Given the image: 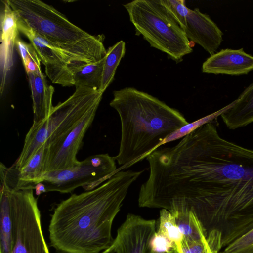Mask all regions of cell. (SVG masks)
Wrapping results in <instances>:
<instances>
[{
	"label": "cell",
	"instance_id": "cell-1",
	"mask_svg": "<svg viewBox=\"0 0 253 253\" xmlns=\"http://www.w3.org/2000/svg\"><path fill=\"white\" fill-rule=\"evenodd\" d=\"M153 185L162 208L193 212L222 248L253 228V150L222 138L213 121L160 151Z\"/></svg>",
	"mask_w": 253,
	"mask_h": 253
},
{
	"label": "cell",
	"instance_id": "cell-2",
	"mask_svg": "<svg viewBox=\"0 0 253 253\" xmlns=\"http://www.w3.org/2000/svg\"><path fill=\"white\" fill-rule=\"evenodd\" d=\"M143 171L120 170L100 186L62 201L49 226L51 246L62 253H100L109 248L113 220Z\"/></svg>",
	"mask_w": 253,
	"mask_h": 253
},
{
	"label": "cell",
	"instance_id": "cell-3",
	"mask_svg": "<svg viewBox=\"0 0 253 253\" xmlns=\"http://www.w3.org/2000/svg\"><path fill=\"white\" fill-rule=\"evenodd\" d=\"M110 106L120 119L121 141L114 158L124 169L146 158L168 136L189 123L177 109L133 87L114 91Z\"/></svg>",
	"mask_w": 253,
	"mask_h": 253
},
{
	"label": "cell",
	"instance_id": "cell-4",
	"mask_svg": "<svg viewBox=\"0 0 253 253\" xmlns=\"http://www.w3.org/2000/svg\"><path fill=\"white\" fill-rule=\"evenodd\" d=\"M18 17L76 62H98L106 55L103 36L83 30L52 6L39 0H7Z\"/></svg>",
	"mask_w": 253,
	"mask_h": 253
},
{
	"label": "cell",
	"instance_id": "cell-5",
	"mask_svg": "<svg viewBox=\"0 0 253 253\" xmlns=\"http://www.w3.org/2000/svg\"><path fill=\"white\" fill-rule=\"evenodd\" d=\"M123 6L136 34L142 35L151 47L176 62L192 52L190 41L162 0H135Z\"/></svg>",
	"mask_w": 253,
	"mask_h": 253
},
{
	"label": "cell",
	"instance_id": "cell-6",
	"mask_svg": "<svg viewBox=\"0 0 253 253\" xmlns=\"http://www.w3.org/2000/svg\"><path fill=\"white\" fill-rule=\"evenodd\" d=\"M75 92L59 103L49 116L33 123L26 135L22 150L12 166L21 169L43 144L49 146L65 134L93 106L99 104L103 92L85 86H75Z\"/></svg>",
	"mask_w": 253,
	"mask_h": 253
},
{
	"label": "cell",
	"instance_id": "cell-7",
	"mask_svg": "<svg viewBox=\"0 0 253 253\" xmlns=\"http://www.w3.org/2000/svg\"><path fill=\"white\" fill-rule=\"evenodd\" d=\"M0 189L7 195L12 219L10 253H50L42 232L34 189L13 188L3 182Z\"/></svg>",
	"mask_w": 253,
	"mask_h": 253
},
{
	"label": "cell",
	"instance_id": "cell-8",
	"mask_svg": "<svg viewBox=\"0 0 253 253\" xmlns=\"http://www.w3.org/2000/svg\"><path fill=\"white\" fill-rule=\"evenodd\" d=\"M123 169V167L117 169L114 157L108 154L94 155L74 167L46 172L40 182L44 184L46 192L68 193L79 187L88 191Z\"/></svg>",
	"mask_w": 253,
	"mask_h": 253
},
{
	"label": "cell",
	"instance_id": "cell-9",
	"mask_svg": "<svg viewBox=\"0 0 253 253\" xmlns=\"http://www.w3.org/2000/svg\"><path fill=\"white\" fill-rule=\"evenodd\" d=\"M174 15L188 40L203 47L211 55L223 41V33L210 17L199 8L191 9L182 0H162Z\"/></svg>",
	"mask_w": 253,
	"mask_h": 253
},
{
	"label": "cell",
	"instance_id": "cell-10",
	"mask_svg": "<svg viewBox=\"0 0 253 253\" xmlns=\"http://www.w3.org/2000/svg\"><path fill=\"white\" fill-rule=\"evenodd\" d=\"M17 25L19 32L28 38L35 48L41 62L45 66L46 75L52 82L64 87L75 85L68 65L76 61L18 15Z\"/></svg>",
	"mask_w": 253,
	"mask_h": 253
},
{
	"label": "cell",
	"instance_id": "cell-11",
	"mask_svg": "<svg viewBox=\"0 0 253 253\" xmlns=\"http://www.w3.org/2000/svg\"><path fill=\"white\" fill-rule=\"evenodd\" d=\"M99 105L91 108L71 129L49 145L46 172L71 168L80 163L77 154Z\"/></svg>",
	"mask_w": 253,
	"mask_h": 253
},
{
	"label": "cell",
	"instance_id": "cell-12",
	"mask_svg": "<svg viewBox=\"0 0 253 253\" xmlns=\"http://www.w3.org/2000/svg\"><path fill=\"white\" fill-rule=\"evenodd\" d=\"M156 232L155 220L128 214L111 246L116 253H151L150 242Z\"/></svg>",
	"mask_w": 253,
	"mask_h": 253
},
{
	"label": "cell",
	"instance_id": "cell-13",
	"mask_svg": "<svg viewBox=\"0 0 253 253\" xmlns=\"http://www.w3.org/2000/svg\"><path fill=\"white\" fill-rule=\"evenodd\" d=\"M49 146L43 144L20 169L0 165V182L11 188L33 189L46 172Z\"/></svg>",
	"mask_w": 253,
	"mask_h": 253
},
{
	"label": "cell",
	"instance_id": "cell-14",
	"mask_svg": "<svg viewBox=\"0 0 253 253\" xmlns=\"http://www.w3.org/2000/svg\"><path fill=\"white\" fill-rule=\"evenodd\" d=\"M0 10V92L2 94L13 65V53L19 32L17 15L7 0H1Z\"/></svg>",
	"mask_w": 253,
	"mask_h": 253
},
{
	"label": "cell",
	"instance_id": "cell-15",
	"mask_svg": "<svg viewBox=\"0 0 253 253\" xmlns=\"http://www.w3.org/2000/svg\"><path fill=\"white\" fill-rule=\"evenodd\" d=\"M202 72L208 74L241 75L253 70V56L243 49H223L211 55L203 63Z\"/></svg>",
	"mask_w": 253,
	"mask_h": 253
},
{
	"label": "cell",
	"instance_id": "cell-16",
	"mask_svg": "<svg viewBox=\"0 0 253 253\" xmlns=\"http://www.w3.org/2000/svg\"><path fill=\"white\" fill-rule=\"evenodd\" d=\"M27 74L33 100V123H38L47 118L53 108L54 88L47 84L42 71Z\"/></svg>",
	"mask_w": 253,
	"mask_h": 253
},
{
	"label": "cell",
	"instance_id": "cell-17",
	"mask_svg": "<svg viewBox=\"0 0 253 253\" xmlns=\"http://www.w3.org/2000/svg\"><path fill=\"white\" fill-rule=\"evenodd\" d=\"M220 116L230 129L243 127L253 122V82Z\"/></svg>",
	"mask_w": 253,
	"mask_h": 253
},
{
	"label": "cell",
	"instance_id": "cell-18",
	"mask_svg": "<svg viewBox=\"0 0 253 253\" xmlns=\"http://www.w3.org/2000/svg\"><path fill=\"white\" fill-rule=\"evenodd\" d=\"M105 57L91 63L74 62L68 66L72 74L75 86L100 89Z\"/></svg>",
	"mask_w": 253,
	"mask_h": 253
},
{
	"label": "cell",
	"instance_id": "cell-19",
	"mask_svg": "<svg viewBox=\"0 0 253 253\" xmlns=\"http://www.w3.org/2000/svg\"><path fill=\"white\" fill-rule=\"evenodd\" d=\"M174 216L183 239L192 241H205L206 233L200 220L191 211L174 212Z\"/></svg>",
	"mask_w": 253,
	"mask_h": 253
},
{
	"label": "cell",
	"instance_id": "cell-20",
	"mask_svg": "<svg viewBox=\"0 0 253 253\" xmlns=\"http://www.w3.org/2000/svg\"><path fill=\"white\" fill-rule=\"evenodd\" d=\"M0 194V253H10L12 246V219L7 195L1 189Z\"/></svg>",
	"mask_w": 253,
	"mask_h": 253
},
{
	"label": "cell",
	"instance_id": "cell-21",
	"mask_svg": "<svg viewBox=\"0 0 253 253\" xmlns=\"http://www.w3.org/2000/svg\"><path fill=\"white\" fill-rule=\"evenodd\" d=\"M126 44L120 41L107 50L100 90L104 92L114 79L116 69L124 56Z\"/></svg>",
	"mask_w": 253,
	"mask_h": 253
},
{
	"label": "cell",
	"instance_id": "cell-22",
	"mask_svg": "<svg viewBox=\"0 0 253 253\" xmlns=\"http://www.w3.org/2000/svg\"><path fill=\"white\" fill-rule=\"evenodd\" d=\"M157 232L173 242L177 250L180 249L183 238V235L177 225L174 216L167 210L162 209L160 211L159 225Z\"/></svg>",
	"mask_w": 253,
	"mask_h": 253
},
{
	"label": "cell",
	"instance_id": "cell-23",
	"mask_svg": "<svg viewBox=\"0 0 253 253\" xmlns=\"http://www.w3.org/2000/svg\"><path fill=\"white\" fill-rule=\"evenodd\" d=\"M234 103V101L214 113L209 114L192 123H189L187 125L182 126L178 129L174 131L168 136L165 140H164L160 144V146L167 143L182 138L201 126L207 123L213 121V120L216 119L218 116H221L224 111L230 108Z\"/></svg>",
	"mask_w": 253,
	"mask_h": 253
},
{
	"label": "cell",
	"instance_id": "cell-24",
	"mask_svg": "<svg viewBox=\"0 0 253 253\" xmlns=\"http://www.w3.org/2000/svg\"><path fill=\"white\" fill-rule=\"evenodd\" d=\"M226 253H253V228L224 248Z\"/></svg>",
	"mask_w": 253,
	"mask_h": 253
},
{
	"label": "cell",
	"instance_id": "cell-25",
	"mask_svg": "<svg viewBox=\"0 0 253 253\" xmlns=\"http://www.w3.org/2000/svg\"><path fill=\"white\" fill-rule=\"evenodd\" d=\"M150 247L152 251L158 253H169L176 248L173 242L158 232H156L152 237Z\"/></svg>",
	"mask_w": 253,
	"mask_h": 253
},
{
	"label": "cell",
	"instance_id": "cell-26",
	"mask_svg": "<svg viewBox=\"0 0 253 253\" xmlns=\"http://www.w3.org/2000/svg\"><path fill=\"white\" fill-rule=\"evenodd\" d=\"M209 247L207 240L205 241H192L183 238L181 247L177 251L178 253H205Z\"/></svg>",
	"mask_w": 253,
	"mask_h": 253
},
{
	"label": "cell",
	"instance_id": "cell-27",
	"mask_svg": "<svg viewBox=\"0 0 253 253\" xmlns=\"http://www.w3.org/2000/svg\"><path fill=\"white\" fill-rule=\"evenodd\" d=\"M16 47L21 56L23 66H25L30 58L37 53L31 43H27L19 38L16 41Z\"/></svg>",
	"mask_w": 253,
	"mask_h": 253
},
{
	"label": "cell",
	"instance_id": "cell-28",
	"mask_svg": "<svg viewBox=\"0 0 253 253\" xmlns=\"http://www.w3.org/2000/svg\"><path fill=\"white\" fill-rule=\"evenodd\" d=\"M34 190H35L36 194L37 196L40 195L43 193L46 192L45 185L42 182L38 183L35 186Z\"/></svg>",
	"mask_w": 253,
	"mask_h": 253
},
{
	"label": "cell",
	"instance_id": "cell-29",
	"mask_svg": "<svg viewBox=\"0 0 253 253\" xmlns=\"http://www.w3.org/2000/svg\"><path fill=\"white\" fill-rule=\"evenodd\" d=\"M100 253H115L114 249L112 247V246H111L109 248H108V249L102 251Z\"/></svg>",
	"mask_w": 253,
	"mask_h": 253
},
{
	"label": "cell",
	"instance_id": "cell-30",
	"mask_svg": "<svg viewBox=\"0 0 253 253\" xmlns=\"http://www.w3.org/2000/svg\"><path fill=\"white\" fill-rule=\"evenodd\" d=\"M169 253H178V252L176 250V248H175V249H173L172 250H171Z\"/></svg>",
	"mask_w": 253,
	"mask_h": 253
},
{
	"label": "cell",
	"instance_id": "cell-31",
	"mask_svg": "<svg viewBox=\"0 0 253 253\" xmlns=\"http://www.w3.org/2000/svg\"><path fill=\"white\" fill-rule=\"evenodd\" d=\"M211 247H210V246H209V247H208V249H207V252H206L205 253H209V252H210V250H211Z\"/></svg>",
	"mask_w": 253,
	"mask_h": 253
},
{
	"label": "cell",
	"instance_id": "cell-32",
	"mask_svg": "<svg viewBox=\"0 0 253 253\" xmlns=\"http://www.w3.org/2000/svg\"><path fill=\"white\" fill-rule=\"evenodd\" d=\"M219 253H226L225 252H224L223 251L222 252H220Z\"/></svg>",
	"mask_w": 253,
	"mask_h": 253
},
{
	"label": "cell",
	"instance_id": "cell-33",
	"mask_svg": "<svg viewBox=\"0 0 253 253\" xmlns=\"http://www.w3.org/2000/svg\"><path fill=\"white\" fill-rule=\"evenodd\" d=\"M151 253H156V252L152 251Z\"/></svg>",
	"mask_w": 253,
	"mask_h": 253
}]
</instances>
